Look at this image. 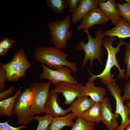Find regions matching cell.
<instances>
[{
    "mask_svg": "<svg viewBox=\"0 0 130 130\" xmlns=\"http://www.w3.org/2000/svg\"><path fill=\"white\" fill-rule=\"evenodd\" d=\"M117 39L116 37L114 36L103 39L102 44L106 49L107 53V59L105 68L103 72L98 75H94L89 71L91 76L88 78V81L94 82L95 79L98 78L100 79L102 83L105 85L114 82L113 77L112 76L110 73L111 70L114 66L117 68L119 71V74L117 75L118 79H124L125 74L124 72L125 70L121 69L120 68L116 58V55L117 52L120 51V47L123 45H126L127 42L121 39L119 41L117 46L114 47L112 43Z\"/></svg>",
    "mask_w": 130,
    "mask_h": 130,
    "instance_id": "obj_1",
    "label": "cell"
},
{
    "mask_svg": "<svg viewBox=\"0 0 130 130\" xmlns=\"http://www.w3.org/2000/svg\"><path fill=\"white\" fill-rule=\"evenodd\" d=\"M68 56L61 50L54 46H39L34 52L35 59L40 63L47 65L52 70H57L62 66H66L74 74L78 70L77 64L67 60L66 58Z\"/></svg>",
    "mask_w": 130,
    "mask_h": 130,
    "instance_id": "obj_2",
    "label": "cell"
},
{
    "mask_svg": "<svg viewBox=\"0 0 130 130\" xmlns=\"http://www.w3.org/2000/svg\"><path fill=\"white\" fill-rule=\"evenodd\" d=\"M83 31L87 35L88 42L85 44L82 40L78 43L75 48L77 51L83 50L84 52L85 56L82 66H85L89 60L91 69L92 67L93 61L95 59H97L100 63L103 64L101 58L103 57L104 54L102 45L103 39L105 36L102 28H100L96 32L95 39L92 37L88 30H83Z\"/></svg>",
    "mask_w": 130,
    "mask_h": 130,
    "instance_id": "obj_3",
    "label": "cell"
},
{
    "mask_svg": "<svg viewBox=\"0 0 130 130\" xmlns=\"http://www.w3.org/2000/svg\"><path fill=\"white\" fill-rule=\"evenodd\" d=\"M32 64L28 59L24 50H19L15 52L11 60L4 64L1 63L0 67L4 69L6 74L7 81H17L25 77V72Z\"/></svg>",
    "mask_w": 130,
    "mask_h": 130,
    "instance_id": "obj_4",
    "label": "cell"
},
{
    "mask_svg": "<svg viewBox=\"0 0 130 130\" xmlns=\"http://www.w3.org/2000/svg\"><path fill=\"white\" fill-rule=\"evenodd\" d=\"M71 24L70 13L62 21L58 20L47 23L49 34L51 36L50 40L54 47L60 50L66 48L67 40L73 35L72 31L69 30Z\"/></svg>",
    "mask_w": 130,
    "mask_h": 130,
    "instance_id": "obj_5",
    "label": "cell"
},
{
    "mask_svg": "<svg viewBox=\"0 0 130 130\" xmlns=\"http://www.w3.org/2000/svg\"><path fill=\"white\" fill-rule=\"evenodd\" d=\"M33 97V93L29 87L24 89L17 98L13 111L17 118L16 124L26 125L33 119L34 115L30 109Z\"/></svg>",
    "mask_w": 130,
    "mask_h": 130,
    "instance_id": "obj_6",
    "label": "cell"
},
{
    "mask_svg": "<svg viewBox=\"0 0 130 130\" xmlns=\"http://www.w3.org/2000/svg\"><path fill=\"white\" fill-rule=\"evenodd\" d=\"M107 88L116 101L115 113L120 115L122 118L120 124L116 130H124L130 125L128 116L130 114V101L124 104V100L121 96V90L119 86L114 82L107 85Z\"/></svg>",
    "mask_w": 130,
    "mask_h": 130,
    "instance_id": "obj_7",
    "label": "cell"
},
{
    "mask_svg": "<svg viewBox=\"0 0 130 130\" xmlns=\"http://www.w3.org/2000/svg\"><path fill=\"white\" fill-rule=\"evenodd\" d=\"M51 84L50 82H35L29 87L33 94L30 109L34 115L44 113L45 104L49 93Z\"/></svg>",
    "mask_w": 130,
    "mask_h": 130,
    "instance_id": "obj_8",
    "label": "cell"
},
{
    "mask_svg": "<svg viewBox=\"0 0 130 130\" xmlns=\"http://www.w3.org/2000/svg\"><path fill=\"white\" fill-rule=\"evenodd\" d=\"M41 64L43 72L39 76L40 79H48L51 83L55 85L60 82H65L74 84L78 83L77 81L71 75L72 71L68 67L63 66L54 70L49 68L44 64Z\"/></svg>",
    "mask_w": 130,
    "mask_h": 130,
    "instance_id": "obj_9",
    "label": "cell"
},
{
    "mask_svg": "<svg viewBox=\"0 0 130 130\" xmlns=\"http://www.w3.org/2000/svg\"><path fill=\"white\" fill-rule=\"evenodd\" d=\"M50 92L62 93L65 99L64 104L68 105L72 104L76 98L85 96V87L82 84H74L65 82L58 83Z\"/></svg>",
    "mask_w": 130,
    "mask_h": 130,
    "instance_id": "obj_10",
    "label": "cell"
},
{
    "mask_svg": "<svg viewBox=\"0 0 130 130\" xmlns=\"http://www.w3.org/2000/svg\"><path fill=\"white\" fill-rule=\"evenodd\" d=\"M108 19L98 7L89 11L82 18L81 23L77 27L78 31L88 30L91 26L96 25H103L107 22Z\"/></svg>",
    "mask_w": 130,
    "mask_h": 130,
    "instance_id": "obj_11",
    "label": "cell"
},
{
    "mask_svg": "<svg viewBox=\"0 0 130 130\" xmlns=\"http://www.w3.org/2000/svg\"><path fill=\"white\" fill-rule=\"evenodd\" d=\"M101 121L108 130H116L119 125L118 121L119 115L112 112V108L109 98H104L101 103Z\"/></svg>",
    "mask_w": 130,
    "mask_h": 130,
    "instance_id": "obj_12",
    "label": "cell"
},
{
    "mask_svg": "<svg viewBox=\"0 0 130 130\" xmlns=\"http://www.w3.org/2000/svg\"><path fill=\"white\" fill-rule=\"evenodd\" d=\"M58 92H50L45 104L44 112L53 117L66 115L70 111V107L63 109L57 102Z\"/></svg>",
    "mask_w": 130,
    "mask_h": 130,
    "instance_id": "obj_13",
    "label": "cell"
},
{
    "mask_svg": "<svg viewBox=\"0 0 130 130\" xmlns=\"http://www.w3.org/2000/svg\"><path fill=\"white\" fill-rule=\"evenodd\" d=\"M102 0L98 6L111 23L116 25L121 20L122 18L119 9L116 6L114 0Z\"/></svg>",
    "mask_w": 130,
    "mask_h": 130,
    "instance_id": "obj_14",
    "label": "cell"
},
{
    "mask_svg": "<svg viewBox=\"0 0 130 130\" xmlns=\"http://www.w3.org/2000/svg\"><path fill=\"white\" fill-rule=\"evenodd\" d=\"M102 0H80L78 6L71 17L72 21L75 24L79 22L90 10L98 6Z\"/></svg>",
    "mask_w": 130,
    "mask_h": 130,
    "instance_id": "obj_15",
    "label": "cell"
},
{
    "mask_svg": "<svg viewBox=\"0 0 130 130\" xmlns=\"http://www.w3.org/2000/svg\"><path fill=\"white\" fill-rule=\"evenodd\" d=\"M95 103L88 96L78 98L70 107L71 112L74 115V119L81 117L84 113Z\"/></svg>",
    "mask_w": 130,
    "mask_h": 130,
    "instance_id": "obj_16",
    "label": "cell"
},
{
    "mask_svg": "<svg viewBox=\"0 0 130 130\" xmlns=\"http://www.w3.org/2000/svg\"><path fill=\"white\" fill-rule=\"evenodd\" d=\"M103 32L105 36H115L121 39L130 38V24L122 18L115 27Z\"/></svg>",
    "mask_w": 130,
    "mask_h": 130,
    "instance_id": "obj_17",
    "label": "cell"
},
{
    "mask_svg": "<svg viewBox=\"0 0 130 130\" xmlns=\"http://www.w3.org/2000/svg\"><path fill=\"white\" fill-rule=\"evenodd\" d=\"M85 96H89L95 102L101 103L106 93V89L101 87L96 86L94 82L88 81L84 86Z\"/></svg>",
    "mask_w": 130,
    "mask_h": 130,
    "instance_id": "obj_18",
    "label": "cell"
},
{
    "mask_svg": "<svg viewBox=\"0 0 130 130\" xmlns=\"http://www.w3.org/2000/svg\"><path fill=\"white\" fill-rule=\"evenodd\" d=\"M22 87L18 90L12 97L4 99L0 102V116H7L13 117V111L16 100L21 92Z\"/></svg>",
    "mask_w": 130,
    "mask_h": 130,
    "instance_id": "obj_19",
    "label": "cell"
},
{
    "mask_svg": "<svg viewBox=\"0 0 130 130\" xmlns=\"http://www.w3.org/2000/svg\"><path fill=\"white\" fill-rule=\"evenodd\" d=\"M74 118V115L72 112L65 116L53 117L49 130H61L65 126L72 127L74 124L73 121Z\"/></svg>",
    "mask_w": 130,
    "mask_h": 130,
    "instance_id": "obj_20",
    "label": "cell"
},
{
    "mask_svg": "<svg viewBox=\"0 0 130 130\" xmlns=\"http://www.w3.org/2000/svg\"><path fill=\"white\" fill-rule=\"evenodd\" d=\"M100 104L95 102L84 113L82 118L88 122L99 123L101 121Z\"/></svg>",
    "mask_w": 130,
    "mask_h": 130,
    "instance_id": "obj_21",
    "label": "cell"
},
{
    "mask_svg": "<svg viewBox=\"0 0 130 130\" xmlns=\"http://www.w3.org/2000/svg\"><path fill=\"white\" fill-rule=\"evenodd\" d=\"M48 6L56 13H63L67 8V0H47Z\"/></svg>",
    "mask_w": 130,
    "mask_h": 130,
    "instance_id": "obj_22",
    "label": "cell"
},
{
    "mask_svg": "<svg viewBox=\"0 0 130 130\" xmlns=\"http://www.w3.org/2000/svg\"><path fill=\"white\" fill-rule=\"evenodd\" d=\"M94 123L85 121L81 117L77 118L76 122L70 130H95Z\"/></svg>",
    "mask_w": 130,
    "mask_h": 130,
    "instance_id": "obj_23",
    "label": "cell"
},
{
    "mask_svg": "<svg viewBox=\"0 0 130 130\" xmlns=\"http://www.w3.org/2000/svg\"><path fill=\"white\" fill-rule=\"evenodd\" d=\"M53 117L48 114L44 116H34L33 119L38 122L37 130H49V125L52 123Z\"/></svg>",
    "mask_w": 130,
    "mask_h": 130,
    "instance_id": "obj_24",
    "label": "cell"
},
{
    "mask_svg": "<svg viewBox=\"0 0 130 130\" xmlns=\"http://www.w3.org/2000/svg\"><path fill=\"white\" fill-rule=\"evenodd\" d=\"M126 3L123 4L117 2L116 6L120 11L122 18L125 21L130 24V0H126Z\"/></svg>",
    "mask_w": 130,
    "mask_h": 130,
    "instance_id": "obj_25",
    "label": "cell"
},
{
    "mask_svg": "<svg viewBox=\"0 0 130 130\" xmlns=\"http://www.w3.org/2000/svg\"><path fill=\"white\" fill-rule=\"evenodd\" d=\"M126 45L123 62L126 66V72L124 79L127 81L130 78V43L127 42Z\"/></svg>",
    "mask_w": 130,
    "mask_h": 130,
    "instance_id": "obj_26",
    "label": "cell"
},
{
    "mask_svg": "<svg viewBox=\"0 0 130 130\" xmlns=\"http://www.w3.org/2000/svg\"><path fill=\"white\" fill-rule=\"evenodd\" d=\"M10 120L8 119L6 122L0 123V130H19L28 127L25 125H23L17 127H13L9 124L8 122Z\"/></svg>",
    "mask_w": 130,
    "mask_h": 130,
    "instance_id": "obj_27",
    "label": "cell"
},
{
    "mask_svg": "<svg viewBox=\"0 0 130 130\" xmlns=\"http://www.w3.org/2000/svg\"><path fill=\"white\" fill-rule=\"evenodd\" d=\"M7 81L6 74L5 71L0 67V92L6 90L5 85V81Z\"/></svg>",
    "mask_w": 130,
    "mask_h": 130,
    "instance_id": "obj_28",
    "label": "cell"
},
{
    "mask_svg": "<svg viewBox=\"0 0 130 130\" xmlns=\"http://www.w3.org/2000/svg\"><path fill=\"white\" fill-rule=\"evenodd\" d=\"M14 41L8 38L4 37L0 42V47L8 50L11 49Z\"/></svg>",
    "mask_w": 130,
    "mask_h": 130,
    "instance_id": "obj_29",
    "label": "cell"
},
{
    "mask_svg": "<svg viewBox=\"0 0 130 130\" xmlns=\"http://www.w3.org/2000/svg\"><path fill=\"white\" fill-rule=\"evenodd\" d=\"M14 90V87L13 85H12L8 89L0 92V101L4 99L10 98V96L13 94Z\"/></svg>",
    "mask_w": 130,
    "mask_h": 130,
    "instance_id": "obj_30",
    "label": "cell"
},
{
    "mask_svg": "<svg viewBox=\"0 0 130 130\" xmlns=\"http://www.w3.org/2000/svg\"><path fill=\"white\" fill-rule=\"evenodd\" d=\"M80 0H67V6L69 7V13H73L78 7Z\"/></svg>",
    "mask_w": 130,
    "mask_h": 130,
    "instance_id": "obj_31",
    "label": "cell"
},
{
    "mask_svg": "<svg viewBox=\"0 0 130 130\" xmlns=\"http://www.w3.org/2000/svg\"><path fill=\"white\" fill-rule=\"evenodd\" d=\"M124 94L122 97L124 101L130 100V80L124 85Z\"/></svg>",
    "mask_w": 130,
    "mask_h": 130,
    "instance_id": "obj_32",
    "label": "cell"
},
{
    "mask_svg": "<svg viewBox=\"0 0 130 130\" xmlns=\"http://www.w3.org/2000/svg\"><path fill=\"white\" fill-rule=\"evenodd\" d=\"M8 50L4 49L0 47V56H5Z\"/></svg>",
    "mask_w": 130,
    "mask_h": 130,
    "instance_id": "obj_33",
    "label": "cell"
},
{
    "mask_svg": "<svg viewBox=\"0 0 130 130\" xmlns=\"http://www.w3.org/2000/svg\"><path fill=\"white\" fill-rule=\"evenodd\" d=\"M126 129V130H130V125L128 126Z\"/></svg>",
    "mask_w": 130,
    "mask_h": 130,
    "instance_id": "obj_34",
    "label": "cell"
},
{
    "mask_svg": "<svg viewBox=\"0 0 130 130\" xmlns=\"http://www.w3.org/2000/svg\"><path fill=\"white\" fill-rule=\"evenodd\" d=\"M129 120H130V116H129Z\"/></svg>",
    "mask_w": 130,
    "mask_h": 130,
    "instance_id": "obj_35",
    "label": "cell"
}]
</instances>
